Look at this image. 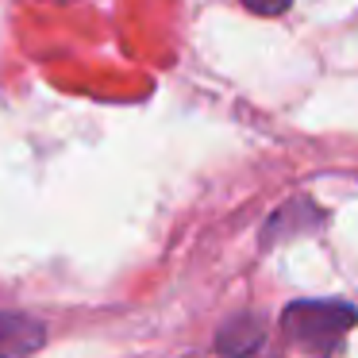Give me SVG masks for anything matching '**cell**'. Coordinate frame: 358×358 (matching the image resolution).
Listing matches in <instances>:
<instances>
[{
	"label": "cell",
	"instance_id": "4",
	"mask_svg": "<svg viewBox=\"0 0 358 358\" xmlns=\"http://www.w3.org/2000/svg\"><path fill=\"white\" fill-rule=\"evenodd\" d=\"M239 4H247V8L258 12V16H281L293 0H239Z\"/></svg>",
	"mask_w": 358,
	"mask_h": 358
},
{
	"label": "cell",
	"instance_id": "2",
	"mask_svg": "<svg viewBox=\"0 0 358 358\" xmlns=\"http://www.w3.org/2000/svg\"><path fill=\"white\" fill-rule=\"evenodd\" d=\"M47 343L39 320L24 316V312H0V355H31Z\"/></svg>",
	"mask_w": 358,
	"mask_h": 358
},
{
	"label": "cell",
	"instance_id": "1",
	"mask_svg": "<svg viewBox=\"0 0 358 358\" xmlns=\"http://www.w3.org/2000/svg\"><path fill=\"white\" fill-rule=\"evenodd\" d=\"M358 324V308L347 301H293L281 312V335L301 350H339L347 331Z\"/></svg>",
	"mask_w": 358,
	"mask_h": 358
},
{
	"label": "cell",
	"instance_id": "3",
	"mask_svg": "<svg viewBox=\"0 0 358 358\" xmlns=\"http://www.w3.org/2000/svg\"><path fill=\"white\" fill-rule=\"evenodd\" d=\"M262 347H266V327L258 316L227 320V327L216 339V350H224V355H255V350H262Z\"/></svg>",
	"mask_w": 358,
	"mask_h": 358
}]
</instances>
